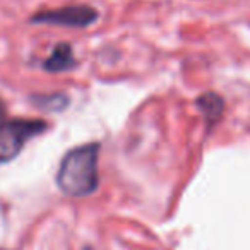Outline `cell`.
I'll list each match as a JSON object with an SVG mask.
<instances>
[{
  "label": "cell",
  "mask_w": 250,
  "mask_h": 250,
  "mask_svg": "<svg viewBox=\"0 0 250 250\" xmlns=\"http://www.w3.org/2000/svg\"><path fill=\"white\" fill-rule=\"evenodd\" d=\"M7 115V108H5V103L2 100H0V118L5 117Z\"/></svg>",
  "instance_id": "cell-7"
},
{
  "label": "cell",
  "mask_w": 250,
  "mask_h": 250,
  "mask_svg": "<svg viewBox=\"0 0 250 250\" xmlns=\"http://www.w3.org/2000/svg\"><path fill=\"white\" fill-rule=\"evenodd\" d=\"M33 106L38 108L43 113H60L67 110L70 104V100L65 93H50V94H31L29 96Z\"/></svg>",
  "instance_id": "cell-6"
},
{
  "label": "cell",
  "mask_w": 250,
  "mask_h": 250,
  "mask_svg": "<svg viewBox=\"0 0 250 250\" xmlns=\"http://www.w3.org/2000/svg\"><path fill=\"white\" fill-rule=\"evenodd\" d=\"M195 106L204 117L206 130L211 132L225 115V98L214 91H208V93L195 98Z\"/></svg>",
  "instance_id": "cell-5"
},
{
  "label": "cell",
  "mask_w": 250,
  "mask_h": 250,
  "mask_svg": "<svg viewBox=\"0 0 250 250\" xmlns=\"http://www.w3.org/2000/svg\"><path fill=\"white\" fill-rule=\"evenodd\" d=\"M42 118H0V165H7L21 154L31 139L48 130Z\"/></svg>",
  "instance_id": "cell-2"
},
{
  "label": "cell",
  "mask_w": 250,
  "mask_h": 250,
  "mask_svg": "<svg viewBox=\"0 0 250 250\" xmlns=\"http://www.w3.org/2000/svg\"><path fill=\"white\" fill-rule=\"evenodd\" d=\"M100 149L101 144H81L63 154L55 175L60 192L69 197H89L100 187Z\"/></svg>",
  "instance_id": "cell-1"
},
{
  "label": "cell",
  "mask_w": 250,
  "mask_h": 250,
  "mask_svg": "<svg viewBox=\"0 0 250 250\" xmlns=\"http://www.w3.org/2000/svg\"><path fill=\"white\" fill-rule=\"evenodd\" d=\"M0 250H5V249H0Z\"/></svg>",
  "instance_id": "cell-9"
},
{
  "label": "cell",
  "mask_w": 250,
  "mask_h": 250,
  "mask_svg": "<svg viewBox=\"0 0 250 250\" xmlns=\"http://www.w3.org/2000/svg\"><path fill=\"white\" fill-rule=\"evenodd\" d=\"M43 70L48 74H62L70 72L77 67V59L74 55V48L70 43H57L52 53L43 60Z\"/></svg>",
  "instance_id": "cell-4"
},
{
  "label": "cell",
  "mask_w": 250,
  "mask_h": 250,
  "mask_svg": "<svg viewBox=\"0 0 250 250\" xmlns=\"http://www.w3.org/2000/svg\"><path fill=\"white\" fill-rule=\"evenodd\" d=\"M83 250H94V249H93V247H84Z\"/></svg>",
  "instance_id": "cell-8"
},
{
  "label": "cell",
  "mask_w": 250,
  "mask_h": 250,
  "mask_svg": "<svg viewBox=\"0 0 250 250\" xmlns=\"http://www.w3.org/2000/svg\"><path fill=\"white\" fill-rule=\"evenodd\" d=\"M100 14L94 7L86 4L65 5L59 9H48L40 11L29 18L31 24H46V26H59V28L70 29H86L98 21Z\"/></svg>",
  "instance_id": "cell-3"
}]
</instances>
